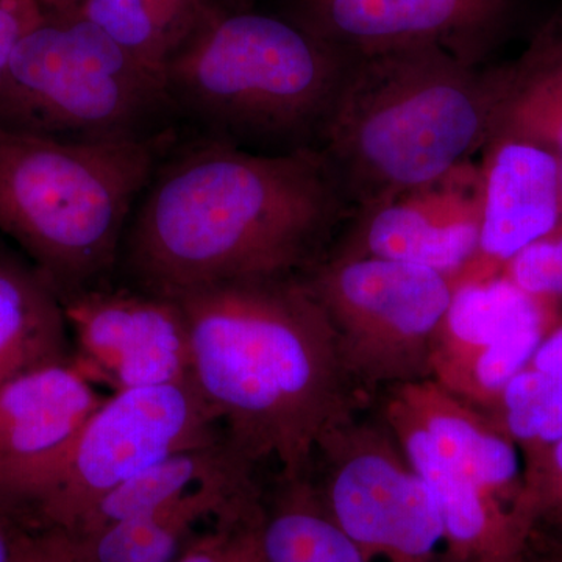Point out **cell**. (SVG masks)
<instances>
[{"mask_svg":"<svg viewBox=\"0 0 562 562\" xmlns=\"http://www.w3.org/2000/svg\"><path fill=\"white\" fill-rule=\"evenodd\" d=\"M244 562H266L265 553H262L261 549V541L260 547H258V550H255L254 553L250 554L249 558H247Z\"/></svg>","mask_w":562,"mask_h":562,"instance_id":"obj_30","label":"cell"},{"mask_svg":"<svg viewBox=\"0 0 562 562\" xmlns=\"http://www.w3.org/2000/svg\"><path fill=\"white\" fill-rule=\"evenodd\" d=\"M257 473L211 480L160 506L87 536H77L88 562H176L199 524L258 508Z\"/></svg>","mask_w":562,"mask_h":562,"instance_id":"obj_17","label":"cell"},{"mask_svg":"<svg viewBox=\"0 0 562 562\" xmlns=\"http://www.w3.org/2000/svg\"><path fill=\"white\" fill-rule=\"evenodd\" d=\"M512 10L513 0H292L283 18L350 60L439 46L476 65Z\"/></svg>","mask_w":562,"mask_h":562,"instance_id":"obj_13","label":"cell"},{"mask_svg":"<svg viewBox=\"0 0 562 562\" xmlns=\"http://www.w3.org/2000/svg\"><path fill=\"white\" fill-rule=\"evenodd\" d=\"M11 562H88L80 539L65 528L41 525L14 530Z\"/></svg>","mask_w":562,"mask_h":562,"instance_id":"obj_25","label":"cell"},{"mask_svg":"<svg viewBox=\"0 0 562 562\" xmlns=\"http://www.w3.org/2000/svg\"><path fill=\"white\" fill-rule=\"evenodd\" d=\"M260 541L266 562H368L322 505L310 476L279 473L262 494Z\"/></svg>","mask_w":562,"mask_h":562,"instance_id":"obj_21","label":"cell"},{"mask_svg":"<svg viewBox=\"0 0 562 562\" xmlns=\"http://www.w3.org/2000/svg\"><path fill=\"white\" fill-rule=\"evenodd\" d=\"M227 439L190 382L114 392L81 431L50 490L32 506L41 525L76 531L122 483L171 454Z\"/></svg>","mask_w":562,"mask_h":562,"instance_id":"obj_9","label":"cell"},{"mask_svg":"<svg viewBox=\"0 0 562 562\" xmlns=\"http://www.w3.org/2000/svg\"><path fill=\"white\" fill-rule=\"evenodd\" d=\"M38 2L47 16H70L79 11L85 0H38Z\"/></svg>","mask_w":562,"mask_h":562,"instance_id":"obj_29","label":"cell"},{"mask_svg":"<svg viewBox=\"0 0 562 562\" xmlns=\"http://www.w3.org/2000/svg\"><path fill=\"white\" fill-rule=\"evenodd\" d=\"M517 562H562V539L531 530Z\"/></svg>","mask_w":562,"mask_h":562,"instance_id":"obj_27","label":"cell"},{"mask_svg":"<svg viewBox=\"0 0 562 562\" xmlns=\"http://www.w3.org/2000/svg\"><path fill=\"white\" fill-rule=\"evenodd\" d=\"M246 473H257V465L236 452L228 439L171 454L106 494L83 517L74 535H91L154 512L211 480Z\"/></svg>","mask_w":562,"mask_h":562,"instance_id":"obj_20","label":"cell"},{"mask_svg":"<svg viewBox=\"0 0 562 562\" xmlns=\"http://www.w3.org/2000/svg\"><path fill=\"white\" fill-rule=\"evenodd\" d=\"M502 276L539 301L562 297V224L506 262Z\"/></svg>","mask_w":562,"mask_h":562,"instance_id":"obj_24","label":"cell"},{"mask_svg":"<svg viewBox=\"0 0 562 562\" xmlns=\"http://www.w3.org/2000/svg\"><path fill=\"white\" fill-rule=\"evenodd\" d=\"M44 16L38 0H0V79L14 47Z\"/></svg>","mask_w":562,"mask_h":562,"instance_id":"obj_26","label":"cell"},{"mask_svg":"<svg viewBox=\"0 0 562 562\" xmlns=\"http://www.w3.org/2000/svg\"><path fill=\"white\" fill-rule=\"evenodd\" d=\"M105 401L70 357L22 372L0 387L3 509H31L50 490Z\"/></svg>","mask_w":562,"mask_h":562,"instance_id":"obj_12","label":"cell"},{"mask_svg":"<svg viewBox=\"0 0 562 562\" xmlns=\"http://www.w3.org/2000/svg\"><path fill=\"white\" fill-rule=\"evenodd\" d=\"M519 138L562 160V31H549L512 70L495 74L490 140Z\"/></svg>","mask_w":562,"mask_h":562,"instance_id":"obj_19","label":"cell"},{"mask_svg":"<svg viewBox=\"0 0 562 562\" xmlns=\"http://www.w3.org/2000/svg\"><path fill=\"white\" fill-rule=\"evenodd\" d=\"M361 211L355 227L330 254L406 262L454 280L479 250V169L462 166L436 183Z\"/></svg>","mask_w":562,"mask_h":562,"instance_id":"obj_14","label":"cell"},{"mask_svg":"<svg viewBox=\"0 0 562 562\" xmlns=\"http://www.w3.org/2000/svg\"><path fill=\"white\" fill-rule=\"evenodd\" d=\"M384 392L412 414L450 468L520 509L524 476L519 446L486 413L454 397L432 379Z\"/></svg>","mask_w":562,"mask_h":562,"instance_id":"obj_16","label":"cell"},{"mask_svg":"<svg viewBox=\"0 0 562 562\" xmlns=\"http://www.w3.org/2000/svg\"><path fill=\"white\" fill-rule=\"evenodd\" d=\"M342 205L319 150L254 154L180 131L133 206L116 273L171 299L302 273L324 255Z\"/></svg>","mask_w":562,"mask_h":562,"instance_id":"obj_1","label":"cell"},{"mask_svg":"<svg viewBox=\"0 0 562 562\" xmlns=\"http://www.w3.org/2000/svg\"><path fill=\"white\" fill-rule=\"evenodd\" d=\"M57 292L27 258L0 241V387L72 353Z\"/></svg>","mask_w":562,"mask_h":562,"instance_id":"obj_18","label":"cell"},{"mask_svg":"<svg viewBox=\"0 0 562 562\" xmlns=\"http://www.w3.org/2000/svg\"><path fill=\"white\" fill-rule=\"evenodd\" d=\"M480 173L482 231L475 257L453 280L501 276L506 262L562 224V160L530 140L494 138Z\"/></svg>","mask_w":562,"mask_h":562,"instance_id":"obj_15","label":"cell"},{"mask_svg":"<svg viewBox=\"0 0 562 562\" xmlns=\"http://www.w3.org/2000/svg\"><path fill=\"white\" fill-rule=\"evenodd\" d=\"M486 414L524 453L550 446L562 438V376L527 366Z\"/></svg>","mask_w":562,"mask_h":562,"instance_id":"obj_23","label":"cell"},{"mask_svg":"<svg viewBox=\"0 0 562 562\" xmlns=\"http://www.w3.org/2000/svg\"><path fill=\"white\" fill-rule=\"evenodd\" d=\"M191 382L254 465L310 475L333 428L373 401L344 361L327 314L299 273L222 281L180 295Z\"/></svg>","mask_w":562,"mask_h":562,"instance_id":"obj_2","label":"cell"},{"mask_svg":"<svg viewBox=\"0 0 562 562\" xmlns=\"http://www.w3.org/2000/svg\"><path fill=\"white\" fill-rule=\"evenodd\" d=\"M310 480L366 561L438 562V505L382 417L358 416L328 431L317 443Z\"/></svg>","mask_w":562,"mask_h":562,"instance_id":"obj_8","label":"cell"},{"mask_svg":"<svg viewBox=\"0 0 562 562\" xmlns=\"http://www.w3.org/2000/svg\"><path fill=\"white\" fill-rule=\"evenodd\" d=\"M16 527L10 522L9 512L0 506V562H11V547Z\"/></svg>","mask_w":562,"mask_h":562,"instance_id":"obj_28","label":"cell"},{"mask_svg":"<svg viewBox=\"0 0 562 562\" xmlns=\"http://www.w3.org/2000/svg\"><path fill=\"white\" fill-rule=\"evenodd\" d=\"M214 0H85L87 18L144 66L161 76Z\"/></svg>","mask_w":562,"mask_h":562,"instance_id":"obj_22","label":"cell"},{"mask_svg":"<svg viewBox=\"0 0 562 562\" xmlns=\"http://www.w3.org/2000/svg\"><path fill=\"white\" fill-rule=\"evenodd\" d=\"M221 5L225 7V9H233V10L244 9L243 0H222Z\"/></svg>","mask_w":562,"mask_h":562,"instance_id":"obj_31","label":"cell"},{"mask_svg":"<svg viewBox=\"0 0 562 562\" xmlns=\"http://www.w3.org/2000/svg\"><path fill=\"white\" fill-rule=\"evenodd\" d=\"M557 327L553 302L525 294L502 273L461 284L436 339L431 379L487 408Z\"/></svg>","mask_w":562,"mask_h":562,"instance_id":"obj_11","label":"cell"},{"mask_svg":"<svg viewBox=\"0 0 562 562\" xmlns=\"http://www.w3.org/2000/svg\"><path fill=\"white\" fill-rule=\"evenodd\" d=\"M327 314L344 361L371 394L431 379V358L454 294L431 269L324 254L299 273Z\"/></svg>","mask_w":562,"mask_h":562,"instance_id":"obj_7","label":"cell"},{"mask_svg":"<svg viewBox=\"0 0 562 562\" xmlns=\"http://www.w3.org/2000/svg\"><path fill=\"white\" fill-rule=\"evenodd\" d=\"M350 61L286 18L214 0L161 79L184 135L286 155L319 149Z\"/></svg>","mask_w":562,"mask_h":562,"instance_id":"obj_4","label":"cell"},{"mask_svg":"<svg viewBox=\"0 0 562 562\" xmlns=\"http://www.w3.org/2000/svg\"><path fill=\"white\" fill-rule=\"evenodd\" d=\"M495 76L439 46L353 58L319 154L342 201L361 209L442 180L486 146Z\"/></svg>","mask_w":562,"mask_h":562,"instance_id":"obj_3","label":"cell"},{"mask_svg":"<svg viewBox=\"0 0 562 562\" xmlns=\"http://www.w3.org/2000/svg\"><path fill=\"white\" fill-rule=\"evenodd\" d=\"M0 125L85 146L180 132L161 76L79 14H46L14 47L0 79Z\"/></svg>","mask_w":562,"mask_h":562,"instance_id":"obj_6","label":"cell"},{"mask_svg":"<svg viewBox=\"0 0 562 562\" xmlns=\"http://www.w3.org/2000/svg\"><path fill=\"white\" fill-rule=\"evenodd\" d=\"M179 133L85 146L0 125V235L20 247L61 302L113 283L133 206Z\"/></svg>","mask_w":562,"mask_h":562,"instance_id":"obj_5","label":"cell"},{"mask_svg":"<svg viewBox=\"0 0 562 562\" xmlns=\"http://www.w3.org/2000/svg\"><path fill=\"white\" fill-rule=\"evenodd\" d=\"M74 364L114 392L191 380V342L179 301L103 284L63 301Z\"/></svg>","mask_w":562,"mask_h":562,"instance_id":"obj_10","label":"cell"}]
</instances>
